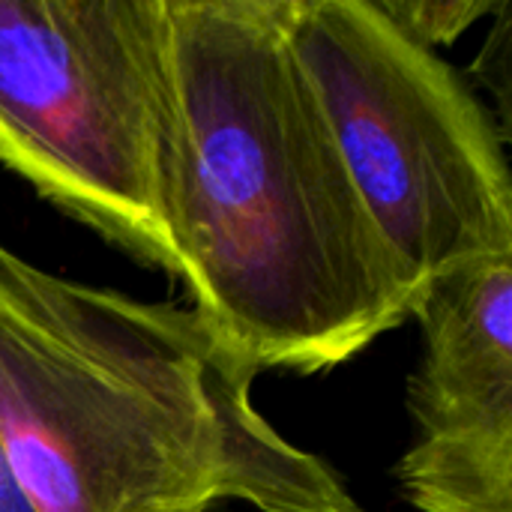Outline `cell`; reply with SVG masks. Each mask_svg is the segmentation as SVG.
Here are the masks:
<instances>
[{"label":"cell","instance_id":"obj_5","mask_svg":"<svg viewBox=\"0 0 512 512\" xmlns=\"http://www.w3.org/2000/svg\"><path fill=\"white\" fill-rule=\"evenodd\" d=\"M411 318L426 336L423 366L411 381L423 435L512 426V258L426 282Z\"/></svg>","mask_w":512,"mask_h":512},{"label":"cell","instance_id":"obj_7","mask_svg":"<svg viewBox=\"0 0 512 512\" xmlns=\"http://www.w3.org/2000/svg\"><path fill=\"white\" fill-rule=\"evenodd\" d=\"M378 9L417 45L435 51L456 42L471 24L504 12L507 0H375Z\"/></svg>","mask_w":512,"mask_h":512},{"label":"cell","instance_id":"obj_2","mask_svg":"<svg viewBox=\"0 0 512 512\" xmlns=\"http://www.w3.org/2000/svg\"><path fill=\"white\" fill-rule=\"evenodd\" d=\"M255 372L201 312L0 243V438L36 512H366L252 408Z\"/></svg>","mask_w":512,"mask_h":512},{"label":"cell","instance_id":"obj_6","mask_svg":"<svg viewBox=\"0 0 512 512\" xmlns=\"http://www.w3.org/2000/svg\"><path fill=\"white\" fill-rule=\"evenodd\" d=\"M396 477L423 512H512V426L423 435Z\"/></svg>","mask_w":512,"mask_h":512},{"label":"cell","instance_id":"obj_4","mask_svg":"<svg viewBox=\"0 0 512 512\" xmlns=\"http://www.w3.org/2000/svg\"><path fill=\"white\" fill-rule=\"evenodd\" d=\"M165 0H0V162L180 276L162 213Z\"/></svg>","mask_w":512,"mask_h":512},{"label":"cell","instance_id":"obj_3","mask_svg":"<svg viewBox=\"0 0 512 512\" xmlns=\"http://www.w3.org/2000/svg\"><path fill=\"white\" fill-rule=\"evenodd\" d=\"M294 51L387 246L426 282L512 258V183L492 114L375 0H291Z\"/></svg>","mask_w":512,"mask_h":512},{"label":"cell","instance_id":"obj_1","mask_svg":"<svg viewBox=\"0 0 512 512\" xmlns=\"http://www.w3.org/2000/svg\"><path fill=\"white\" fill-rule=\"evenodd\" d=\"M291 0H165L162 213L180 279L258 372H321L411 318L417 288L294 51Z\"/></svg>","mask_w":512,"mask_h":512},{"label":"cell","instance_id":"obj_8","mask_svg":"<svg viewBox=\"0 0 512 512\" xmlns=\"http://www.w3.org/2000/svg\"><path fill=\"white\" fill-rule=\"evenodd\" d=\"M0 512H36L27 492H24V486L18 483V477L12 471L3 438H0Z\"/></svg>","mask_w":512,"mask_h":512}]
</instances>
